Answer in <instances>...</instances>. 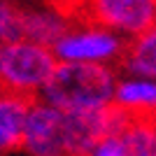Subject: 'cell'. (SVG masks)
<instances>
[{
    "mask_svg": "<svg viewBox=\"0 0 156 156\" xmlns=\"http://www.w3.org/2000/svg\"><path fill=\"white\" fill-rule=\"evenodd\" d=\"M128 40L119 33L100 26L96 21H86L82 26H68L56 42L54 54L61 63H105L114 65L124 58Z\"/></svg>",
    "mask_w": 156,
    "mask_h": 156,
    "instance_id": "obj_4",
    "label": "cell"
},
{
    "mask_svg": "<svg viewBox=\"0 0 156 156\" xmlns=\"http://www.w3.org/2000/svg\"><path fill=\"white\" fill-rule=\"evenodd\" d=\"M23 37V7L14 0H0V44Z\"/></svg>",
    "mask_w": 156,
    "mask_h": 156,
    "instance_id": "obj_11",
    "label": "cell"
},
{
    "mask_svg": "<svg viewBox=\"0 0 156 156\" xmlns=\"http://www.w3.org/2000/svg\"><path fill=\"white\" fill-rule=\"evenodd\" d=\"M0 47H2V44H0Z\"/></svg>",
    "mask_w": 156,
    "mask_h": 156,
    "instance_id": "obj_13",
    "label": "cell"
},
{
    "mask_svg": "<svg viewBox=\"0 0 156 156\" xmlns=\"http://www.w3.org/2000/svg\"><path fill=\"white\" fill-rule=\"evenodd\" d=\"M21 151L26 156H77L70 112L35 98L26 119Z\"/></svg>",
    "mask_w": 156,
    "mask_h": 156,
    "instance_id": "obj_3",
    "label": "cell"
},
{
    "mask_svg": "<svg viewBox=\"0 0 156 156\" xmlns=\"http://www.w3.org/2000/svg\"><path fill=\"white\" fill-rule=\"evenodd\" d=\"M121 63L126 72L156 77V23H151L147 30L128 40Z\"/></svg>",
    "mask_w": 156,
    "mask_h": 156,
    "instance_id": "obj_9",
    "label": "cell"
},
{
    "mask_svg": "<svg viewBox=\"0 0 156 156\" xmlns=\"http://www.w3.org/2000/svg\"><path fill=\"white\" fill-rule=\"evenodd\" d=\"M114 65L105 63H61L42 89V100L68 112L112 107L117 86Z\"/></svg>",
    "mask_w": 156,
    "mask_h": 156,
    "instance_id": "obj_1",
    "label": "cell"
},
{
    "mask_svg": "<svg viewBox=\"0 0 156 156\" xmlns=\"http://www.w3.org/2000/svg\"><path fill=\"white\" fill-rule=\"evenodd\" d=\"M68 28V19L54 7H28L23 9V37L54 47V42Z\"/></svg>",
    "mask_w": 156,
    "mask_h": 156,
    "instance_id": "obj_8",
    "label": "cell"
},
{
    "mask_svg": "<svg viewBox=\"0 0 156 156\" xmlns=\"http://www.w3.org/2000/svg\"><path fill=\"white\" fill-rule=\"evenodd\" d=\"M30 103V98L0 86V156H9L21 149Z\"/></svg>",
    "mask_w": 156,
    "mask_h": 156,
    "instance_id": "obj_7",
    "label": "cell"
},
{
    "mask_svg": "<svg viewBox=\"0 0 156 156\" xmlns=\"http://www.w3.org/2000/svg\"><path fill=\"white\" fill-rule=\"evenodd\" d=\"M86 16L133 40L156 23V0H84Z\"/></svg>",
    "mask_w": 156,
    "mask_h": 156,
    "instance_id": "obj_5",
    "label": "cell"
},
{
    "mask_svg": "<svg viewBox=\"0 0 156 156\" xmlns=\"http://www.w3.org/2000/svg\"><path fill=\"white\" fill-rule=\"evenodd\" d=\"M112 105L128 119H156V77L119 75Z\"/></svg>",
    "mask_w": 156,
    "mask_h": 156,
    "instance_id": "obj_6",
    "label": "cell"
},
{
    "mask_svg": "<svg viewBox=\"0 0 156 156\" xmlns=\"http://www.w3.org/2000/svg\"><path fill=\"white\" fill-rule=\"evenodd\" d=\"M119 135L128 156H156V119H126Z\"/></svg>",
    "mask_w": 156,
    "mask_h": 156,
    "instance_id": "obj_10",
    "label": "cell"
},
{
    "mask_svg": "<svg viewBox=\"0 0 156 156\" xmlns=\"http://www.w3.org/2000/svg\"><path fill=\"white\" fill-rule=\"evenodd\" d=\"M56 65L58 58L49 44L28 37L5 42L0 47V86L35 100L42 96Z\"/></svg>",
    "mask_w": 156,
    "mask_h": 156,
    "instance_id": "obj_2",
    "label": "cell"
},
{
    "mask_svg": "<svg viewBox=\"0 0 156 156\" xmlns=\"http://www.w3.org/2000/svg\"><path fill=\"white\" fill-rule=\"evenodd\" d=\"M84 156H128V151H126V147H124L121 135H119V133H110V135H105L103 140H98Z\"/></svg>",
    "mask_w": 156,
    "mask_h": 156,
    "instance_id": "obj_12",
    "label": "cell"
}]
</instances>
